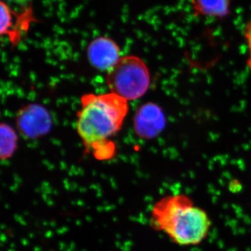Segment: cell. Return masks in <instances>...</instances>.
I'll use <instances>...</instances> for the list:
<instances>
[{"instance_id": "6da1fadb", "label": "cell", "mask_w": 251, "mask_h": 251, "mask_svg": "<svg viewBox=\"0 0 251 251\" xmlns=\"http://www.w3.org/2000/svg\"><path fill=\"white\" fill-rule=\"evenodd\" d=\"M128 112V100L111 92L82 96L77 130L86 151L99 160L111 158L115 145L110 139L121 129Z\"/></svg>"}, {"instance_id": "7a4b0ae2", "label": "cell", "mask_w": 251, "mask_h": 251, "mask_svg": "<svg viewBox=\"0 0 251 251\" xmlns=\"http://www.w3.org/2000/svg\"><path fill=\"white\" fill-rule=\"evenodd\" d=\"M150 221L153 229L181 247L204 242L212 224L207 212L195 205L185 194L170 195L156 201L151 208Z\"/></svg>"}, {"instance_id": "3957f363", "label": "cell", "mask_w": 251, "mask_h": 251, "mask_svg": "<svg viewBox=\"0 0 251 251\" xmlns=\"http://www.w3.org/2000/svg\"><path fill=\"white\" fill-rule=\"evenodd\" d=\"M106 82L111 93L126 100H135L143 97L148 90L150 72L139 57L125 56L108 71Z\"/></svg>"}, {"instance_id": "277c9868", "label": "cell", "mask_w": 251, "mask_h": 251, "mask_svg": "<svg viewBox=\"0 0 251 251\" xmlns=\"http://www.w3.org/2000/svg\"><path fill=\"white\" fill-rule=\"evenodd\" d=\"M52 117L44 107L30 104L21 108L16 116L18 131L27 139L47 134L52 127Z\"/></svg>"}, {"instance_id": "5b68a950", "label": "cell", "mask_w": 251, "mask_h": 251, "mask_svg": "<svg viewBox=\"0 0 251 251\" xmlns=\"http://www.w3.org/2000/svg\"><path fill=\"white\" fill-rule=\"evenodd\" d=\"M166 123V117L161 107L149 102L137 110L133 120V128L140 138L150 140L161 133Z\"/></svg>"}, {"instance_id": "8992f818", "label": "cell", "mask_w": 251, "mask_h": 251, "mask_svg": "<svg viewBox=\"0 0 251 251\" xmlns=\"http://www.w3.org/2000/svg\"><path fill=\"white\" fill-rule=\"evenodd\" d=\"M120 49L112 39L105 36L96 38L87 48V57L94 68L110 71L121 57Z\"/></svg>"}, {"instance_id": "52a82bcc", "label": "cell", "mask_w": 251, "mask_h": 251, "mask_svg": "<svg viewBox=\"0 0 251 251\" xmlns=\"http://www.w3.org/2000/svg\"><path fill=\"white\" fill-rule=\"evenodd\" d=\"M31 11L16 14L4 1H1V34L7 36L13 45H17L22 38L23 31L27 30L31 22Z\"/></svg>"}, {"instance_id": "ba28073f", "label": "cell", "mask_w": 251, "mask_h": 251, "mask_svg": "<svg viewBox=\"0 0 251 251\" xmlns=\"http://www.w3.org/2000/svg\"><path fill=\"white\" fill-rule=\"evenodd\" d=\"M196 16L221 19L228 16L230 0H184Z\"/></svg>"}, {"instance_id": "9c48e42d", "label": "cell", "mask_w": 251, "mask_h": 251, "mask_svg": "<svg viewBox=\"0 0 251 251\" xmlns=\"http://www.w3.org/2000/svg\"><path fill=\"white\" fill-rule=\"evenodd\" d=\"M1 148L0 156L1 160H6L13 156L17 148L18 136L14 128L9 125L2 123L0 126Z\"/></svg>"}, {"instance_id": "30bf717a", "label": "cell", "mask_w": 251, "mask_h": 251, "mask_svg": "<svg viewBox=\"0 0 251 251\" xmlns=\"http://www.w3.org/2000/svg\"><path fill=\"white\" fill-rule=\"evenodd\" d=\"M244 36L249 49V58L247 60V65L251 71V18L248 21L244 28Z\"/></svg>"}]
</instances>
